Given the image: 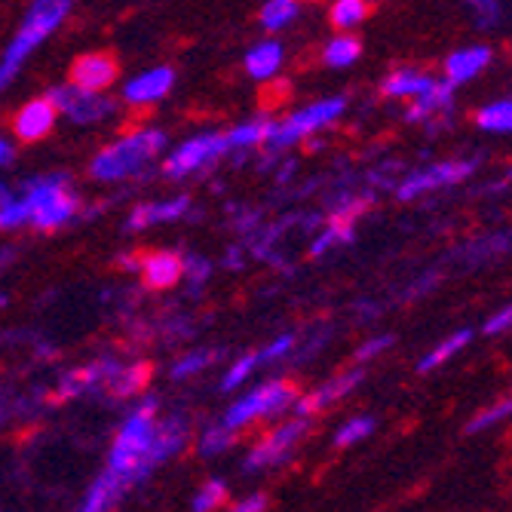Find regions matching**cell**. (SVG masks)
<instances>
[{
    "label": "cell",
    "mask_w": 512,
    "mask_h": 512,
    "mask_svg": "<svg viewBox=\"0 0 512 512\" xmlns=\"http://www.w3.org/2000/svg\"><path fill=\"white\" fill-rule=\"evenodd\" d=\"M157 411H160L157 396H145L126 414L123 427L111 442L105 473L114 479L123 497L142 485L160 463L172 460L188 445V424H184V417L157 421Z\"/></svg>",
    "instance_id": "1"
},
{
    "label": "cell",
    "mask_w": 512,
    "mask_h": 512,
    "mask_svg": "<svg viewBox=\"0 0 512 512\" xmlns=\"http://www.w3.org/2000/svg\"><path fill=\"white\" fill-rule=\"evenodd\" d=\"M71 7H74V0H31L16 37L7 43L4 56H0V92L19 77L22 65L34 56L37 46L62 28Z\"/></svg>",
    "instance_id": "2"
},
{
    "label": "cell",
    "mask_w": 512,
    "mask_h": 512,
    "mask_svg": "<svg viewBox=\"0 0 512 512\" xmlns=\"http://www.w3.org/2000/svg\"><path fill=\"white\" fill-rule=\"evenodd\" d=\"M166 145L169 138L157 126L126 132L96 154V160L89 163V172L99 181H123L132 175H142L145 169L154 166V160L166 151Z\"/></svg>",
    "instance_id": "3"
},
{
    "label": "cell",
    "mask_w": 512,
    "mask_h": 512,
    "mask_svg": "<svg viewBox=\"0 0 512 512\" xmlns=\"http://www.w3.org/2000/svg\"><path fill=\"white\" fill-rule=\"evenodd\" d=\"M22 197L28 203V224H34L37 230H59L80 212V200L68 188L65 175L31 178L22 188Z\"/></svg>",
    "instance_id": "4"
},
{
    "label": "cell",
    "mask_w": 512,
    "mask_h": 512,
    "mask_svg": "<svg viewBox=\"0 0 512 512\" xmlns=\"http://www.w3.org/2000/svg\"><path fill=\"white\" fill-rule=\"evenodd\" d=\"M347 111V99L344 96H332V99H322V102H313L283 120H273V129L267 135V151L270 154H279V151H289L307 138H313L319 129L332 126L341 114Z\"/></svg>",
    "instance_id": "5"
},
{
    "label": "cell",
    "mask_w": 512,
    "mask_h": 512,
    "mask_svg": "<svg viewBox=\"0 0 512 512\" xmlns=\"http://www.w3.org/2000/svg\"><path fill=\"white\" fill-rule=\"evenodd\" d=\"M298 399V390L292 381L286 378H276V381H267L255 390H249L243 399H237L230 405L221 417V424H227L230 430H246L252 427L255 421H264V417H276L283 414L286 408H292Z\"/></svg>",
    "instance_id": "6"
},
{
    "label": "cell",
    "mask_w": 512,
    "mask_h": 512,
    "mask_svg": "<svg viewBox=\"0 0 512 512\" xmlns=\"http://www.w3.org/2000/svg\"><path fill=\"white\" fill-rule=\"evenodd\" d=\"M227 138L218 132H203L194 135L188 142H181L172 154H166L163 160V175L169 181H184L197 172H206L209 166H215L224 154H227Z\"/></svg>",
    "instance_id": "7"
},
{
    "label": "cell",
    "mask_w": 512,
    "mask_h": 512,
    "mask_svg": "<svg viewBox=\"0 0 512 512\" xmlns=\"http://www.w3.org/2000/svg\"><path fill=\"white\" fill-rule=\"evenodd\" d=\"M46 96L53 99V105L59 108L62 117H68L77 126H96V123H105L117 114V102L108 99L105 92L83 89L77 83H59L46 92Z\"/></svg>",
    "instance_id": "8"
},
{
    "label": "cell",
    "mask_w": 512,
    "mask_h": 512,
    "mask_svg": "<svg viewBox=\"0 0 512 512\" xmlns=\"http://www.w3.org/2000/svg\"><path fill=\"white\" fill-rule=\"evenodd\" d=\"M307 433H310V417H301V414L295 417V421L270 430L258 445H252V451L243 460V470L246 473H264V470L279 467V463H286Z\"/></svg>",
    "instance_id": "9"
},
{
    "label": "cell",
    "mask_w": 512,
    "mask_h": 512,
    "mask_svg": "<svg viewBox=\"0 0 512 512\" xmlns=\"http://www.w3.org/2000/svg\"><path fill=\"white\" fill-rule=\"evenodd\" d=\"M479 169V160H445V163H433L427 169H417L408 178L399 181L396 197L402 203L414 200V197H424L430 191L439 188H451V184H460L463 178H470Z\"/></svg>",
    "instance_id": "10"
},
{
    "label": "cell",
    "mask_w": 512,
    "mask_h": 512,
    "mask_svg": "<svg viewBox=\"0 0 512 512\" xmlns=\"http://www.w3.org/2000/svg\"><path fill=\"white\" fill-rule=\"evenodd\" d=\"M362 378H365V371H362V368H350V371H344V375H335L332 381H325L322 387H316L313 393L295 399L292 408H295V414H301V417H313V414H319V411H325V408L338 405L344 396H350V393L362 384Z\"/></svg>",
    "instance_id": "11"
},
{
    "label": "cell",
    "mask_w": 512,
    "mask_h": 512,
    "mask_svg": "<svg viewBox=\"0 0 512 512\" xmlns=\"http://www.w3.org/2000/svg\"><path fill=\"white\" fill-rule=\"evenodd\" d=\"M175 86V71L160 65V68H148L142 74H135L132 80H126L123 86V99L126 105L145 108V105H157L163 102Z\"/></svg>",
    "instance_id": "12"
},
{
    "label": "cell",
    "mask_w": 512,
    "mask_h": 512,
    "mask_svg": "<svg viewBox=\"0 0 512 512\" xmlns=\"http://www.w3.org/2000/svg\"><path fill=\"white\" fill-rule=\"evenodd\" d=\"M56 120H59V108L53 105L50 96H43V99L28 102L13 117V132L19 142H40V138H46L56 129Z\"/></svg>",
    "instance_id": "13"
},
{
    "label": "cell",
    "mask_w": 512,
    "mask_h": 512,
    "mask_svg": "<svg viewBox=\"0 0 512 512\" xmlns=\"http://www.w3.org/2000/svg\"><path fill=\"white\" fill-rule=\"evenodd\" d=\"M117 74H120V68H117L114 56H108V53H83L68 71L71 83H77L83 89H96V92H105L117 80Z\"/></svg>",
    "instance_id": "14"
},
{
    "label": "cell",
    "mask_w": 512,
    "mask_h": 512,
    "mask_svg": "<svg viewBox=\"0 0 512 512\" xmlns=\"http://www.w3.org/2000/svg\"><path fill=\"white\" fill-rule=\"evenodd\" d=\"M191 212V200L188 197H172V200H154V203H138L129 209L126 215V230L135 234V230H145L154 224H166V221H178Z\"/></svg>",
    "instance_id": "15"
},
{
    "label": "cell",
    "mask_w": 512,
    "mask_h": 512,
    "mask_svg": "<svg viewBox=\"0 0 512 512\" xmlns=\"http://www.w3.org/2000/svg\"><path fill=\"white\" fill-rule=\"evenodd\" d=\"M138 273H142L148 289H172L184 279V258L169 252V249H160V252L142 255V261H138Z\"/></svg>",
    "instance_id": "16"
},
{
    "label": "cell",
    "mask_w": 512,
    "mask_h": 512,
    "mask_svg": "<svg viewBox=\"0 0 512 512\" xmlns=\"http://www.w3.org/2000/svg\"><path fill=\"white\" fill-rule=\"evenodd\" d=\"M491 56H494L491 46H463V50H454L445 59V80L451 86L476 80L491 65Z\"/></svg>",
    "instance_id": "17"
},
{
    "label": "cell",
    "mask_w": 512,
    "mask_h": 512,
    "mask_svg": "<svg viewBox=\"0 0 512 512\" xmlns=\"http://www.w3.org/2000/svg\"><path fill=\"white\" fill-rule=\"evenodd\" d=\"M436 86V77H430L427 71H417V68H399L393 74H387L381 80V96L387 99H421Z\"/></svg>",
    "instance_id": "18"
},
{
    "label": "cell",
    "mask_w": 512,
    "mask_h": 512,
    "mask_svg": "<svg viewBox=\"0 0 512 512\" xmlns=\"http://www.w3.org/2000/svg\"><path fill=\"white\" fill-rule=\"evenodd\" d=\"M279 68H283V46L276 40H261L246 53V71L258 83L273 80L279 74Z\"/></svg>",
    "instance_id": "19"
},
{
    "label": "cell",
    "mask_w": 512,
    "mask_h": 512,
    "mask_svg": "<svg viewBox=\"0 0 512 512\" xmlns=\"http://www.w3.org/2000/svg\"><path fill=\"white\" fill-rule=\"evenodd\" d=\"M454 105V86L448 80H436V86L427 92V96L414 99V105L405 111V120L408 123H424L430 120L433 114H442V111H451Z\"/></svg>",
    "instance_id": "20"
},
{
    "label": "cell",
    "mask_w": 512,
    "mask_h": 512,
    "mask_svg": "<svg viewBox=\"0 0 512 512\" xmlns=\"http://www.w3.org/2000/svg\"><path fill=\"white\" fill-rule=\"evenodd\" d=\"M273 129V120L270 117H252L240 126L230 129L224 138H227V148L230 151H249V148H258L267 142V135Z\"/></svg>",
    "instance_id": "21"
},
{
    "label": "cell",
    "mask_w": 512,
    "mask_h": 512,
    "mask_svg": "<svg viewBox=\"0 0 512 512\" xmlns=\"http://www.w3.org/2000/svg\"><path fill=\"white\" fill-rule=\"evenodd\" d=\"M473 341V332L470 329H460V332H451L445 341H439L421 362H417V371L421 375H430V371H436V368H442L445 362H451L463 347H467Z\"/></svg>",
    "instance_id": "22"
},
{
    "label": "cell",
    "mask_w": 512,
    "mask_h": 512,
    "mask_svg": "<svg viewBox=\"0 0 512 512\" xmlns=\"http://www.w3.org/2000/svg\"><path fill=\"white\" fill-rule=\"evenodd\" d=\"M359 56H362V43H359V37H353L347 31L332 37L322 50V62L329 68H350L353 62H359Z\"/></svg>",
    "instance_id": "23"
},
{
    "label": "cell",
    "mask_w": 512,
    "mask_h": 512,
    "mask_svg": "<svg viewBox=\"0 0 512 512\" xmlns=\"http://www.w3.org/2000/svg\"><path fill=\"white\" fill-rule=\"evenodd\" d=\"M148 378H151V365L145 362H135V365H123L120 368V375L114 378L111 384V396L117 399H129V396H138L145 387H148Z\"/></svg>",
    "instance_id": "24"
},
{
    "label": "cell",
    "mask_w": 512,
    "mask_h": 512,
    "mask_svg": "<svg viewBox=\"0 0 512 512\" xmlns=\"http://www.w3.org/2000/svg\"><path fill=\"white\" fill-rule=\"evenodd\" d=\"M353 240V221H347V218H332L329 224L322 227V234L313 240V246H310V255H325V252H332L335 246H344V243H350Z\"/></svg>",
    "instance_id": "25"
},
{
    "label": "cell",
    "mask_w": 512,
    "mask_h": 512,
    "mask_svg": "<svg viewBox=\"0 0 512 512\" xmlns=\"http://www.w3.org/2000/svg\"><path fill=\"white\" fill-rule=\"evenodd\" d=\"M301 13V0H267L261 7V25L264 31H283L292 25Z\"/></svg>",
    "instance_id": "26"
},
{
    "label": "cell",
    "mask_w": 512,
    "mask_h": 512,
    "mask_svg": "<svg viewBox=\"0 0 512 512\" xmlns=\"http://www.w3.org/2000/svg\"><path fill=\"white\" fill-rule=\"evenodd\" d=\"M476 126L485 132H512V99H500V102L479 108Z\"/></svg>",
    "instance_id": "27"
},
{
    "label": "cell",
    "mask_w": 512,
    "mask_h": 512,
    "mask_svg": "<svg viewBox=\"0 0 512 512\" xmlns=\"http://www.w3.org/2000/svg\"><path fill=\"white\" fill-rule=\"evenodd\" d=\"M368 0H335L332 4V25L338 31H353L368 19Z\"/></svg>",
    "instance_id": "28"
},
{
    "label": "cell",
    "mask_w": 512,
    "mask_h": 512,
    "mask_svg": "<svg viewBox=\"0 0 512 512\" xmlns=\"http://www.w3.org/2000/svg\"><path fill=\"white\" fill-rule=\"evenodd\" d=\"M234 439H237V430H230L227 424H212V427H206L200 433L197 451L203 457H218V454H224L230 445H234Z\"/></svg>",
    "instance_id": "29"
},
{
    "label": "cell",
    "mask_w": 512,
    "mask_h": 512,
    "mask_svg": "<svg viewBox=\"0 0 512 512\" xmlns=\"http://www.w3.org/2000/svg\"><path fill=\"white\" fill-rule=\"evenodd\" d=\"M509 417H512V393H509V396H503V399H497L491 408L479 411V414L473 417V424H467V433H470V436L485 433V430H491V427H497V424L509 421Z\"/></svg>",
    "instance_id": "30"
},
{
    "label": "cell",
    "mask_w": 512,
    "mask_h": 512,
    "mask_svg": "<svg viewBox=\"0 0 512 512\" xmlns=\"http://www.w3.org/2000/svg\"><path fill=\"white\" fill-rule=\"evenodd\" d=\"M218 359L215 350H194V353H184L175 365H172V378L175 381H188L194 375H203V371Z\"/></svg>",
    "instance_id": "31"
},
{
    "label": "cell",
    "mask_w": 512,
    "mask_h": 512,
    "mask_svg": "<svg viewBox=\"0 0 512 512\" xmlns=\"http://www.w3.org/2000/svg\"><path fill=\"white\" fill-rule=\"evenodd\" d=\"M261 365V359H258V353H246V356H240L234 365H230L227 371H224V378H221V390L224 393H234V390H240L249 378H252V371Z\"/></svg>",
    "instance_id": "32"
},
{
    "label": "cell",
    "mask_w": 512,
    "mask_h": 512,
    "mask_svg": "<svg viewBox=\"0 0 512 512\" xmlns=\"http://www.w3.org/2000/svg\"><path fill=\"white\" fill-rule=\"evenodd\" d=\"M227 503V482L224 479H209L203 482V488L194 494V509L197 512H212V509H221Z\"/></svg>",
    "instance_id": "33"
},
{
    "label": "cell",
    "mask_w": 512,
    "mask_h": 512,
    "mask_svg": "<svg viewBox=\"0 0 512 512\" xmlns=\"http://www.w3.org/2000/svg\"><path fill=\"white\" fill-rule=\"evenodd\" d=\"M371 433H375V417H353V421H347L335 433V448H350V445L368 439Z\"/></svg>",
    "instance_id": "34"
},
{
    "label": "cell",
    "mask_w": 512,
    "mask_h": 512,
    "mask_svg": "<svg viewBox=\"0 0 512 512\" xmlns=\"http://www.w3.org/2000/svg\"><path fill=\"white\" fill-rule=\"evenodd\" d=\"M295 335H276L264 350H258V359H261V365H270V362H279V359H286L292 350H295Z\"/></svg>",
    "instance_id": "35"
},
{
    "label": "cell",
    "mask_w": 512,
    "mask_h": 512,
    "mask_svg": "<svg viewBox=\"0 0 512 512\" xmlns=\"http://www.w3.org/2000/svg\"><path fill=\"white\" fill-rule=\"evenodd\" d=\"M209 276H212V264H209V258H203V255L184 258V279H188V283H191V289H203Z\"/></svg>",
    "instance_id": "36"
},
{
    "label": "cell",
    "mask_w": 512,
    "mask_h": 512,
    "mask_svg": "<svg viewBox=\"0 0 512 512\" xmlns=\"http://www.w3.org/2000/svg\"><path fill=\"white\" fill-rule=\"evenodd\" d=\"M463 4L476 13L479 28H491L500 19V0H463Z\"/></svg>",
    "instance_id": "37"
},
{
    "label": "cell",
    "mask_w": 512,
    "mask_h": 512,
    "mask_svg": "<svg viewBox=\"0 0 512 512\" xmlns=\"http://www.w3.org/2000/svg\"><path fill=\"white\" fill-rule=\"evenodd\" d=\"M387 347H393V335H378V338H371V341H365V344L356 350V362L365 365V362H371V359H378Z\"/></svg>",
    "instance_id": "38"
},
{
    "label": "cell",
    "mask_w": 512,
    "mask_h": 512,
    "mask_svg": "<svg viewBox=\"0 0 512 512\" xmlns=\"http://www.w3.org/2000/svg\"><path fill=\"white\" fill-rule=\"evenodd\" d=\"M512 329V304H506L503 310H497L488 322H485V335H503Z\"/></svg>",
    "instance_id": "39"
},
{
    "label": "cell",
    "mask_w": 512,
    "mask_h": 512,
    "mask_svg": "<svg viewBox=\"0 0 512 512\" xmlns=\"http://www.w3.org/2000/svg\"><path fill=\"white\" fill-rule=\"evenodd\" d=\"M267 506H270V500H267L264 494H249V497L240 500L234 509H237V512H264Z\"/></svg>",
    "instance_id": "40"
},
{
    "label": "cell",
    "mask_w": 512,
    "mask_h": 512,
    "mask_svg": "<svg viewBox=\"0 0 512 512\" xmlns=\"http://www.w3.org/2000/svg\"><path fill=\"white\" fill-rule=\"evenodd\" d=\"M13 157H16L13 142H10L7 135H0V166H10V163H13Z\"/></svg>",
    "instance_id": "41"
},
{
    "label": "cell",
    "mask_w": 512,
    "mask_h": 512,
    "mask_svg": "<svg viewBox=\"0 0 512 512\" xmlns=\"http://www.w3.org/2000/svg\"><path fill=\"white\" fill-rule=\"evenodd\" d=\"M13 200H16V194H13V191L7 188L4 181H0V209H4V206H10Z\"/></svg>",
    "instance_id": "42"
}]
</instances>
